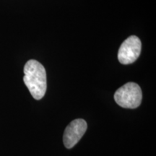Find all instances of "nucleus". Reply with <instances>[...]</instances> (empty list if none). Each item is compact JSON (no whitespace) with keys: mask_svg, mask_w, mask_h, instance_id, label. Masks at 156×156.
Here are the masks:
<instances>
[{"mask_svg":"<svg viewBox=\"0 0 156 156\" xmlns=\"http://www.w3.org/2000/svg\"><path fill=\"white\" fill-rule=\"evenodd\" d=\"M23 81L36 100H41L47 88L46 73L44 66L34 59L27 62L24 67Z\"/></svg>","mask_w":156,"mask_h":156,"instance_id":"f257e3e1","label":"nucleus"},{"mask_svg":"<svg viewBox=\"0 0 156 156\" xmlns=\"http://www.w3.org/2000/svg\"><path fill=\"white\" fill-rule=\"evenodd\" d=\"M142 93L136 83H127L119 87L114 94V100L124 108H136L141 104Z\"/></svg>","mask_w":156,"mask_h":156,"instance_id":"f03ea898","label":"nucleus"},{"mask_svg":"<svg viewBox=\"0 0 156 156\" xmlns=\"http://www.w3.org/2000/svg\"><path fill=\"white\" fill-rule=\"evenodd\" d=\"M87 128V122L82 119L73 120L69 124L64 132V145L67 149H71L83 137Z\"/></svg>","mask_w":156,"mask_h":156,"instance_id":"20e7f679","label":"nucleus"},{"mask_svg":"<svg viewBox=\"0 0 156 156\" xmlns=\"http://www.w3.org/2000/svg\"><path fill=\"white\" fill-rule=\"evenodd\" d=\"M142 44L136 36L126 38L121 45L118 52V59L123 64H129L135 62L141 52Z\"/></svg>","mask_w":156,"mask_h":156,"instance_id":"7ed1b4c3","label":"nucleus"}]
</instances>
